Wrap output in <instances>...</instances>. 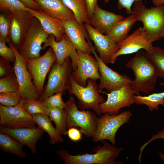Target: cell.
<instances>
[{"mask_svg":"<svg viewBox=\"0 0 164 164\" xmlns=\"http://www.w3.org/2000/svg\"><path fill=\"white\" fill-rule=\"evenodd\" d=\"M133 4L132 15L135 21L142 22L143 31L152 42L159 40L164 26V5L148 8L142 0Z\"/></svg>","mask_w":164,"mask_h":164,"instance_id":"cell-2","label":"cell"},{"mask_svg":"<svg viewBox=\"0 0 164 164\" xmlns=\"http://www.w3.org/2000/svg\"><path fill=\"white\" fill-rule=\"evenodd\" d=\"M56 60L55 54L51 47L41 56L26 59L27 68L32 76L33 82L40 96L43 91L46 75Z\"/></svg>","mask_w":164,"mask_h":164,"instance_id":"cell-12","label":"cell"},{"mask_svg":"<svg viewBox=\"0 0 164 164\" xmlns=\"http://www.w3.org/2000/svg\"><path fill=\"white\" fill-rule=\"evenodd\" d=\"M0 131L11 136L23 146L28 147L33 154L36 153V143L45 132L39 126L11 128L2 125Z\"/></svg>","mask_w":164,"mask_h":164,"instance_id":"cell-19","label":"cell"},{"mask_svg":"<svg viewBox=\"0 0 164 164\" xmlns=\"http://www.w3.org/2000/svg\"><path fill=\"white\" fill-rule=\"evenodd\" d=\"M162 138L164 139V129H162L161 131H158L157 133L156 134H153L149 140L145 143L142 146H141L140 149V153L138 158V161L139 162H141V158L143 151L145 147L151 142L153 141L154 140L159 139ZM159 155L160 156L161 159L163 161H164V154L163 153H159Z\"/></svg>","mask_w":164,"mask_h":164,"instance_id":"cell-39","label":"cell"},{"mask_svg":"<svg viewBox=\"0 0 164 164\" xmlns=\"http://www.w3.org/2000/svg\"><path fill=\"white\" fill-rule=\"evenodd\" d=\"M77 51L78 56L77 68L72 71L70 75L78 84L86 87L88 79L95 81L100 79L98 63L96 58L90 54L79 50Z\"/></svg>","mask_w":164,"mask_h":164,"instance_id":"cell-16","label":"cell"},{"mask_svg":"<svg viewBox=\"0 0 164 164\" xmlns=\"http://www.w3.org/2000/svg\"><path fill=\"white\" fill-rule=\"evenodd\" d=\"M22 99L19 90L15 92L0 93V104L6 107L16 105Z\"/></svg>","mask_w":164,"mask_h":164,"instance_id":"cell-33","label":"cell"},{"mask_svg":"<svg viewBox=\"0 0 164 164\" xmlns=\"http://www.w3.org/2000/svg\"><path fill=\"white\" fill-rule=\"evenodd\" d=\"M27 10L39 20L46 32L55 36L56 42L61 41L65 33L62 21L49 16L41 9L37 10L28 8Z\"/></svg>","mask_w":164,"mask_h":164,"instance_id":"cell-23","label":"cell"},{"mask_svg":"<svg viewBox=\"0 0 164 164\" xmlns=\"http://www.w3.org/2000/svg\"><path fill=\"white\" fill-rule=\"evenodd\" d=\"M83 26L94 42L99 56L106 64L110 63L111 57L118 50L120 46L107 35L98 32L89 24L84 23Z\"/></svg>","mask_w":164,"mask_h":164,"instance_id":"cell-18","label":"cell"},{"mask_svg":"<svg viewBox=\"0 0 164 164\" xmlns=\"http://www.w3.org/2000/svg\"><path fill=\"white\" fill-rule=\"evenodd\" d=\"M8 44L13 50L15 56V61L13 66L22 99L25 100L39 99L40 95L32 80V76L27 68L26 59L19 54L17 49L11 42H8Z\"/></svg>","mask_w":164,"mask_h":164,"instance_id":"cell-9","label":"cell"},{"mask_svg":"<svg viewBox=\"0 0 164 164\" xmlns=\"http://www.w3.org/2000/svg\"><path fill=\"white\" fill-rule=\"evenodd\" d=\"M48 116L51 121H53L55 123L56 130L60 136L67 134V128L66 125L67 113L65 108H49Z\"/></svg>","mask_w":164,"mask_h":164,"instance_id":"cell-29","label":"cell"},{"mask_svg":"<svg viewBox=\"0 0 164 164\" xmlns=\"http://www.w3.org/2000/svg\"><path fill=\"white\" fill-rule=\"evenodd\" d=\"M38 126L46 132L50 137V142L54 144L58 142H63L64 139L53 126L49 116L45 114L39 113L32 115Z\"/></svg>","mask_w":164,"mask_h":164,"instance_id":"cell-26","label":"cell"},{"mask_svg":"<svg viewBox=\"0 0 164 164\" xmlns=\"http://www.w3.org/2000/svg\"><path fill=\"white\" fill-rule=\"evenodd\" d=\"M110 0H104L105 3H107ZM117 5L119 9H121L123 8L125 9L126 13L129 15L132 14L131 7L132 5L135 1H140L142 0H118Z\"/></svg>","mask_w":164,"mask_h":164,"instance_id":"cell-40","label":"cell"},{"mask_svg":"<svg viewBox=\"0 0 164 164\" xmlns=\"http://www.w3.org/2000/svg\"><path fill=\"white\" fill-rule=\"evenodd\" d=\"M87 85L83 87L78 84L70 75L66 86V90L70 95L74 94L77 98L80 110L91 109L98 117L102 114L100 112V104L105 101L99 94L96 81L91 79L87 80Z\"/></svg>","mask_w":164,"mask_h":164,"instance_id":"cell-4","label":"cell"},{"mask_svg":"<svg viewBox=\"0 0 164 164\" xmlns=\"http://www.w3.org/2000/svg\"><path fill=\"white\" fill-rule=\"evenodd\" d=\"M63 22L65 33L77 50L90 54L91 47L85 39L88 37L86 31L82 28L75 19Z\"/></svg>","mask_w":164,"mask_h":164,"instance_id":"cell-21","label":"cell"},{"mask_svg":"<svg viewBox=\"0 0 164 164\" xmlns=\"http://www.w3.org/2000/svg\"><path fill=\"white\" fill-rule=\"evenodd\" d=\"M5 40L0 36V55L5 60L10 62H15V56L14 52L10 47H8Z\"/></svg>","mask_w":164,"mask_h":164,"instance_id":"cell-37","label":"cell"},{"mask_svg":"<svg viewBox=\"0 0 164 164\" xmlns=\"http://www.w3.org/2000/svg\"><path fill=\"white\" fill-rule=\"evenodd\" d=\"M87 40L91 47V53L94 55L98 64L99 70L101 75L100 83L97 85L99 93L102 92L104 89L108 92H111L120 89L130 82L132 80L127 75L121 74L108 67L98 55L95 48L89 39Z\"/></svg>","mask_w":164,"mask_h":164,"instance_id":"cell-11","label":"cell"},{"mask_svg":"<svg viewBox=\"0 0 164 164\" xmlns=\"http://www.w3.org/2000/svg\"><path fill=\"white\" fill-rule=\"evenodd\" d=\"M132 69L135 78L130 84L135 94L141 92L149 94L155 90V85L159 73L155 64L146 51L141 50L136 53L125 64Z\"/></svg>","mask_w":164,"mask_h":164,"instance_id":"cell-1","label":"cell"},{"mask_svg":"<svg viewBox=\"0 0 164 164\" xmlns=\"http://www.w3.org/2000/svg\"><path fill=\"white\" fill-rule=\"evenodd\" d=\"M19 90V84L15 72L0 78V93L15 92Z\"/></svg>","mask_w":164,"mask_h":164,"instance_id":"cell-31","label":"cell"},{"mask_svg":"<svg viewBox=\"0 0 164 164\" xmlns=\"http://www.w3.org/2000/svg\"><path fill=\"white\" fill-rule=\"evenodd\" d=\"M24 107L25 110L31 115L39 113L45 114L48 115L49 114V108L45 107L43 101L39 99L26 100Z\"/></svg>","mask_w":164,"mask_h":164,"instance_id":"cell-32","label":"cell"},{"mask_svg":"<svg viewBox=\"0 0 164 164\" xmlns=\"http://www.w3.org/2000/svg\"><path fill=\"white\" fill-rule=\"evenodd\" d=\"M101 93L107 96V100L99 105L101 114L106 113L110 114H118L121 109L129 107L135 103L134 95L135 93L130 83L111 92L108 93L102 91Z\"/></svg>","mask_w":164,"mask_h":164,"instance_id":"cell-13","label":"cell"},{"mask_svg":"<svg viewBox=\"0 0 164 164\" xmlns=\"http://www.w3.org/2000/svg\"><path fill=\"white\" fill-rule=\"evenodd\" d=\"M124 19L122 15L101 9L97 4L89 24L98 32L107 35L117 23Z\"/></svg>","mask_w":164,"mask_h":164,"instance_id":"cell-20","label":"cell"},{"mask_svg":"<svg viewBox=\"0 0 164 164\" xmlns=\"http://www.w3.org/2000/svg\"><path fill=\"white\" fill-rule=\"evenodd\" d=\"M132 115L129 110L117 114H110L107 113L101 114L98 118L97 129L92 140L97 142L108 140L113 145H115L116 132L121 126L129 121Z\"/></svg>","mask_w":164,"mask_h":164,"instance_id":"cell-6","label":"cell"},{"mask_svg":"<svg viewBox=\"0 0 164 164\" xmlns=\"http://www.w3.org/2000/svg\"><path fill=\"white\" fill-rule=\"evenodd\" d=\"M153 3L155 6H159L164 4V0H152Z\"/></svg>","mask_w":164,"mask_h":164,"instance_id":"cell-44","label":"cell"},{"mask_svg":"<svg viewBox=\"0 0 164 164\" xmlns=\"http://www.w3.org/2000/svg\"><path fill=\"white\" fill-rule=\"evenodd\" d=\"M63 94L61 91L58 92L47 97L43 101V105L48 108H65L66 103L62 98Z\"/></svg>","mask_w":164,"mask_h":164,"instance_id":"cell-34","label":"cell"},{"mask_svg":"<svg viewBox=\"0 0 164 164\" xmlns=\"http://www.w3.org/2000/svg\"><path fill=\"white\" fill-rule=\"evenodd\" d=\"M161 38H164V26L162 32L161 34Z\"/></svg>","mask_w":164,"mask_h":164,"instance_id":"cell-45","label":"cell"},{"mask_svg":"<svg viewBox=\"0 0 164 164\" xmlns=\"http://www.w3.org/2000/svg\"><path fill=\"white\" fill-rule=\"evenodd\" d=\"M66 6L73 12L74 19L82 28L85 31L83 24L90 23L85 0H62Z\"/></svg>","mask_w":164,"mask_h":164,"instance_id":"cell-24","label":"cell"},{"mask_svg":"<svg viewBox=\"0 0 164 164\" xmlns=\"http://www.w3.org/2000/svg\"><path fill=\"white\" fill-rule=\"evenodd\" d=\"M10 28L9 12L8 16L4 13L1 14L0 36L5 39L7 43L10 41Z\"/></svg>","mask_w":164,"mask_h":164,"instance_id":"cell-35","label":"cell"},{"mask_svg":"<svg viewBox=\"0 0 164 164\" xmlns=\"http://www.w3.org/2000/svg\"><path fill=\"white\" fill-rule=\"evenodd\" d=\"M49 35L44 29L39 20L35 17L22 45L18 50L19 53L26 59L39 57L42 44L46 42Z\"/></svg>","mask_w":164,"mask_h":164,"instance_id":"cell-8","label":"cell"},{"mask_svg":"<svg viewBox=\"0 0 164 164\" xmlns=\"http://www.w3.org/2000/svg\"><path fill=\"white\" fill-rule=\"evenodd\" d=\"M147 53L156 66L159 77L164 79V49L153 46L151 51Z\"/></svg>","mask_w":164,"mask_h":164,"instance_id":"cell-30","label":"cell"},{"mask_svg":"<svg viewBox=\"0 0 164 164\" xmlns=\"http://www.w3.org/2000/svg\"><path fill=\"white\" fill-rule=\"evenodd\" d=\"M124 149L103 141V145H98L95 148L94 154L73 155L63 150H58L57 153L64 164H120L123 162L115 160Z\"/></svg>","mask_w":164,"mask_h":164,"instance_id":"cell-3","label":"cell"},{"mask_svg":"<svg viewBox=\"0 0 164 164\" xmlns=\"http://www.w3.org/2000/svg\"><path fill=\"white\" fill-rule=\"evenodd\" d=\"M160 84L164 86V83H161ZM134 98L135 103L138 105H146L151 111L158 110L159 105L164 106V91L153 93L147 96L134 94Z\"/></svg>","mask_w":164,"mask_h":164,"instance_id":"cell-28","label":"cell"},{"mask_svg":"<svg viewBox=\"0 0 164 164\" xmlns=\"http://www.w3.org/2000/svg\"><path fill=\"white\" fill-rule=\"evenodd\" d=\"M81 132L77 129L72 127L67 130V134L69 138L72 141H78L82 139Z\"/></svg>","mask_w":164,"mask_h":164,"instance_id":"cell-41","label":"cell"},{"mask_svg":"<svg viewBox=\"0 0 164 164\" xmlns=\"http://www.w3.org/2000/svg\"><path fill=\"white\" fill-rule=\"evenodd\" d=\"M69 58L64 63L56 62L52 65L49 72L47 83L39 100L43 101L49 96L61 91L64 94L70 75L72 71L71 63Z\"/></svg>","mask_w":164,"mask_h":164,"instance_id":"cell-7","label":"cell"},{"mask_svg":"<svg viewBox=\"0 0 164 164\" xmlns=\"http://www.w3.org/2000/svg\"><path fill=\"white\" fill-rule=\"evenodd\" d=\"M136 22L133 15H130L117 23L107 35L118 43L128 36L132 26Z\"/></svg>","mask_w":164,"mask_h":164,"instance_id":"cell-27","label":"cell"},{"mask_svg":"<svg viewBox=\"0 0 164 164\" xmlns=\"http://www.w3.org/2000/svg\"><path fill=\"white\" fill-rule=\"evenodd\" d=\"M23 146L10 135L0 132V149L3 152L14 154L20 158H24L26 154L22 149Z\"/></svg>","mask_w":164,"mask_h":164,"instance_id":"cell-25","label":"cell"},{"mask_svg":"<svg viewBox=\"0 0 164 164\" xmlns=\"http://www.w3.org/2000/svg\"><path fill=\"white\" fill-rule=\"evenodd\" d=\"M10 41L18 50L22 45L27 31L35 17L29 11H9Z\"/></svg>","mask_w":164,"mask_h":164,"instance_id":"cell-15","label":"cell"},{"mask_svg":"<svg viewBox=\"0 0 164 164\" xmlns=\"http://www.w3.org/2000/svg\"><path fill=\"white\" fill-rule=\"evenodd\" d=\"M98 0H85L89 19L92 18L94 11L95 7Z\"/></svg>","mask_w":164,"mask_h":164,"instance_id":"cell-42","label":"cell"},{"mask_svg":"<svg viewBox=\"0 0 164 164\" xmlns=\"http://www.w3.org/2000/svg\"><path fill=\"white\" fill-rule=\"evenodd\" d=\"M26 100L22 99L17 105L10 107L0 104V125L11 128L36 127V124L32 115L24 108Z\"/></svg>","mask_w":164,"mask_h":164,"instance_id":"cell-10","label":"cell"},{"mask_svg":"<svg viewBox=\"0 0 164 164\" xmlns=\"http://www.w3.org/2000/svg\"><path fill=\"white\" fill-rule=\"evenodd\" d=\"M152 43L144 32L143 27H139L125 39L117 43L120 48L112 55L110 63L114 64L120 55L136 53L143 49L149 52L153 49Z\"/></svg>","mask_w":164,"mask_h":164,"instance_id":"cell-14","label":"cell"},{"mask_svg":"<svg viewBox=\"0 0 164 164\" xmlns=\"http://www.w3.org/2000/svg\"><path fill=\"white\" fill-rule=\"evenodd\" d=\"M28 8L35 10L41 9L39 5L34 0H19Z\"/></svg>","mask_w":164,"mask_h":164,"instance_id":"cell-43","label":"cell"},{"mask_svg":"<svg viewBox=\"0 0 164 164\" xmlns=\"http://www.w3.org/2000/svg\"><path fill=\"white\" fill-rule=\"evenodd\" d=\"M9 61L6 60L1 56L0 57V78H1L11 73L15 72L13 66L10 64Z\"/></svg>","mask_w":164,"mask_h":164,"instance_id":"cell-38","label":"cell"},{"mask_svg":"<svg viewBox=\"0 0 164 164\" xmlns=\"http://www.w3.org/2000/svg\"><path fill=\"white\" fill-rule=\"evenodd\" d=\"M55 39L54 35H50L41 50H44L47 47L50 46L55 54L56 59V62L60 64L64 63L70 58L73 70H76L78 59L77 49L66 33L60 41L56 42Z\"/></svg>","mask_w":164,"mask_h":164,"instance_id":"cell-17","label":"cell"},{"mask_svg":"<svg viewBox=\"0 0 164 164\" xmlns=\"http://www.w3.org/2000/svg\"><path fill=\"white\" fill-rule=\"evenodd\" d=\"M41 10L49 16L62 21L74 19L72 11L62 0H34Z\"/></svg>","mask_w":164,"mask_h":164,"instance_id":"cell-22","label":"cell"},{"mask_svg":"<svg viewBox=\"0 0 164 164\" xmlns=\"http://www.w3.org/2000/svg\"><path fill=\"white\" fill-rule=\"evenodd\" d=\"M0 10H27L28 8L19 0H0Z\"/></svg>","mask_w":164,"mask_h":164,"instance_id":"cell-36","label":"cell"},{"mask_svg":"<svg viewBox=\"0 0 164 164\" xmlns=\"http://www.w3.org/2000/svg\"><path fill=\"white\" fill-rule=\"evenodd\" d=\"M65 108L67 113L66 125L80 128V131L87 138L92 137L96 131L98 117L95 113L88 109L79 110L74 97L70 95Z\"/></svg>","mask_w":164,"mask_h":164,"instance_id":"cell-5","label":"cell"}]
</instances>
